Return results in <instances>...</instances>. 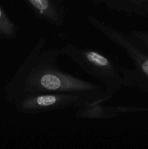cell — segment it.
I'll return each instance as SVG.
<instances>
[{"label":"cell","mask_w":148,"mask_h":149,"mask_svg":"<svg viewBox=\"0 0 148 149\" xmlns=\"http://www.w3.org/2000/svg\"><path fill=\"white\" fill-rule=\"evenodd\" d=\"M129 35L138 47L148 54V30H133Z\"/></svg>","instance_id":"9c48e42d"},{"label":"cell","mask_w":148,"mask_h":149,"mask_svg":"<svg viewBox=\"0 0 148 149\" xmlns=\"http://www.w3.org/2000/svg\"><path fill=\"white\" fill-rule=\"evenodd\" d=\"M93 4L102 6L110 11L122 13L128 17L148 15V0H91Z\"/></svg>","instance_id":"8992f818"},{"label":"cell","mask_w":148,"mask_h":149,"mask_svg":"<svg viewBox=\"0 0 148 149\" xmlns=\"http://www.w3.org/2000/svg\"><path fill=\"white\" fill-rule=\"evenodd\" d=\"M120 115L116 106H104L103 103H94L86 105L77 109L75 118L96 120H106Z\"/></svg>","instance_id":"52a82bcc"},{"label":"cell","mask_w":148,"mask_h":149,"mask_svg":"<svg viewBox=\"0 0 148 149\" xmlns=\"http://www.w3.org/2000/svg\"><path fill=\"white\" fill-rule=\"evenodd\" d=\"M60 50L62 55H66L81 69L101 82L105 91L113 96L126 87L120 66L100 51L78 47L70 42L61 47Z\"/></svg>","instance_id":"277c9868"},{"label":"cell","mask_w":148,"mask_h":149,"mask_svg":"<svg viewBox=\"0 0 148 149\" xmlns=\"http://www.w3.org/2000/svg\"><path fill=\"white\" fill-rule=\"evenodd\" d=\"M86 17L94 29L110 42L122 48L131 61L133 68L120 66L126 87L148 93V54L136 45L129 33L118 30L93 15H87Z\"/></svg>","instance_id":"7a4b0ae2"},{"label":"cell","mask_w":148,"mask_h":149,"mask_svg":"<svg viewBox=\"0 0 148 149\" xmlns=\"http://www.w3.org/2000/svg\"><path fill=\"white\" fill-rule=\"evenodd\" d=\"M47 40L43 35L38 38L27 55L3 89L4 100L29 95L46 93H99L103 86L75 77L57 65L60 48L46 47Z\"/></svg>","instance_id":"6da1fadb"},{"label":"cell","mask_w":148,"mask_h":149,"mask_svg":"<svg viewBox=\"0 0 148 149\" xmlns=\"http://www.w3.org/2000/svg\"><path fill=\"white\" fill-rule=\"evenodd\" d=\"M35 17L55 27L65 24L67 8L65 0H23Z\"/></svg>","instance_id":"5b68a950"},{"label":"cell","mask_w":148,"mask_h":149,"mask_svg":"<svg viewBox=\"0 0 148 149\" xmlns=\"http://www.w3.org/2000/svg\"><path fill=\"white\" fill-rule=\"evenodd\" d=\"M18 26L0 5V39L14 40L18 35Z\"/></svg>","instance_id":"ba28073f"},{"label":"cell","mask_w":148,"mask_h":149,"mask_svg":"<svg viewBox=\"0 0 148 149\" xmlns=\"http://www.w3.org/2000/svg\"><path fill=\"white\" fill-rule=\"evenodd\" d=\"M113 97L104 90L99 93H46L29 95L11 102L16 110L28 115H36L65 109H78L94 103H105Z\"/></svg>","instance_id":"3957f363"}]
</instances>
